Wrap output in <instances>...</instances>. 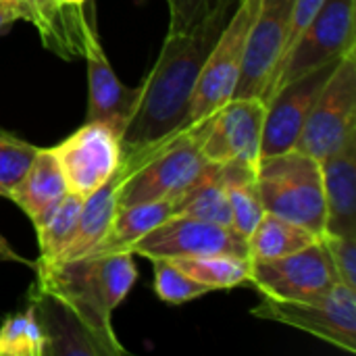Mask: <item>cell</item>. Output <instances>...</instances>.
I'll return each mask as SVG.
<instances>
[{
  "instance_id": "277c9868",
  "label": "cell",
  "mask_w": 356,
  "mask_h": 356,
  "mask_svg": "<svg viewBox=\"0 0 356 356\" xmlns=\"http://www.w3.org/2000/svg\"><path fill=\"white\" fill-rule=\"evenodd\" d=\"M257 188L265 213L298 223L321 238L325 196L321 163L296 148L257 161Z\"/></svg>"
},
{
  "instance_id": "3957f363",
  "label": "cell",
  "mask_w": 356,
  "mask_h": 356,
  "mask_svg": "<svg viewBox=\"0 0 356 356\" xmlns=\"http://www.w3.org/2000/svg\"><path fill=\"white\" fill-rule=\"evenodd\" d=\"M209 165L196 127H181L154 144L121 156L115 173L117 207L177 198Z\"/></svg>"
},
{
  "instance_id": "7c38bea8",
  "label": "cell",
  "mask_w": 356,
  "mask_h": 356,
  "mask_svg": "<svg viewBox=\"0 0 356 356\" xmlns=\"http://www.w3.org/2000/svg\"><path fill=\"white\" fill-rule=\"evenodd\" d=\"M294 0H261L250 25L234 98H261L269 92L284 54Z\"/></svg>"
},
{
  "instance_id": "7a4b0ae2",
  "label": "cell",
  "mask_w": 356,
  "mask_h": 356,
  "mask_svg": "<svg viewBox=\"0 0 356 356\" xmlns=\"http://www.w3.org/2000/svg\"><path fill=\"white\" fill-rule=\"evenodd\" d=\"M35 294L69 313L98 346L100 355H123L113 330V311L127 298L138 269L131 252L81 257L73 261H33Z\"/></svg>"
},
{
  "instance_id": "30bf717a",
  "label": "cell",
  "mask_w": 356,
  "mask_h": 356,
  "mask_svg": "<svg viewBox=\"0 0 356 356\" xmlns=\"http://www.w3.org/2000/svg\"><path fill=\"white\" fill-rule=\"evenodd\" d=\"M134 257L154 259H194L209 254L248 257V240L229 225L173 215L131 246ZM250 259V257H248Z\"/></svg>"
},
{
  "instance_id": "484cf974",
  "label": "cell",
  "mask_w": 356,
  "mask_h": 356,
  "mask_svg": "<svg viewBox=\"0 0 356 356\" xmlns=\"http://www.w3.org/2000/svg\"><path fill=\"white\" fill-rule=\"evenodd\" d=\"M186 275L215 290H229L250 282V259L238 254H209L173 261Z\"/></svg>"
},
{
  "instance_id": "d6986e66",
  "label": "cell",
  "mask_w": 356,
  "mask_h": 356,
  "mask_svg": "<svg viewBox=\"0 0 356 356\" xmlns=\"http://www.w3.org/2000/svg\"><path fill=\"white\" fill-rule=\"evenodd\" d=\"M175 202H177V198H167V200H152V202L117 207L108 232L86 257L131 252V246L138 240H142L156 225H161L163 221L173 217Z\"/></svg>"
},
{
  "instance_id": "ba28073f",
  "label": "cell",
  "mask_w": 356,
  "mask_h": 356,
  "mask_svg": "<svg viewBox=\"0 0 356 356\" xmlns=\"http://www.w3.org/2000/svg\"><path fill=\"white\" fill-rule=\"evenodd\" d=\"M250 313L252 317L307 332L348 355L356 353V290L342 282L315 300H277L263 296Z\"/></svg>"
},
{
  "instance_id": "4fadbf2b",
  "label": "cell",
  "mask_w": 356,
  "mask_h": 356,
  "mask_svg": "<svg viewBox=\"0 0 356 356\" xmlns=\"http://www.w3.org/2000/svg\"><path fill=\"white\" fill-rule=\"evenodd\" d=\"M50 150L65 173L69 192L83 198L106 184L121 165V138L100 121H86Z\"/></svg>"
},
{
  "instance_id": "2e32d148",
  "label": "cell",
  "mask_w": 356,
  "mask_h": 356,
  "mask_svg": "<svg viewBox=\"0 0 356 356\" xmlns=\"http://www.w3.org/2000/svg\"><path fill=\"white\" fill-rule=\"evenodd\" d=\"M19 21L35 27L42 44L65 60L83 58L90 19L83 4L60 0H17Z\"/></svg>"
},
{
  "instance_id": "83f0119b",
  "label": "cell",
  "mask_w": 356,
  "mask_h": 356,
  "mask_svg": "<svg viewBox=\"0 0 356 356\" xmlns=\"http://www.w3.org/2000/svg\"><path fill=\"white\" fill-rule=\"evenodd\" d=\"M38 146L0 131V196L8 198L15 186L27 173Z\"/></svg>"
},
{
  "instance_id": "d6a6232c",
  "label": "cell",
  "mask_w": 356,
  "mask_h": 356,
  "mask_svg": "<svg viewBox=\"0 0 356 356\" xmlns=\"http://www.w3.org/2000/svg\"><path fill=\"white\" fill-rule=\"evenodd\" d=\"M60 2H69V4H86V0H60Z\"/></svg>"
},
{
  "instance_id": "603a6c76",
  "label": "cell",
  "mask_w": 356,
  "mask_h": 356,
  "mask_svg": "<svg viewBox=\"0 0 356 356\" xmlns=\"http://www.w3.org/2000/svg\"><path fill=\"white\" fill-rule=\"evenodd\" d=\"M246 240H248L250 261H261V259H277L302 250L315 244L319 236L298 223L265 213Z\"/></svg>"
},
{
  "instance_id": "ac0fdd59",
  "label": "cell",
  "mask_w": 356,
  "mask_h": 356,
  "mask_svg": "<svg viewBox=\"0 0 356 356\" xmlns=\"http://www.w3.org/2000/svg\"><path fill=\"white\" fill-rule=\"evenodd\" d=\"M69 192L65 173L50 148H38L27 173L8 194L31 223L48 213Z\"/></svg>"
},
{
  "instance_id": "44dd1931",
  "label": "cell",
  "mask_w": 356,
  "mask_h": 356,
  "mask_svg": "<svg viewBox=\"0 0 356 356\" xmlns=\"http://www.w3.org/2000/svg\"><path fill=\"white\" fill-rule=\"evenodd\" d=\"M219 167L232 209V227L248 238L265 215L257 188V163L232 161Z\"/></svg>"
},
{
  "instance_id": "5bb4252c",
  "label": "cell",
  "mask_w": 356,
  "mask_h": 356,
  "mask_svg": "<svg viewBox=\"0 0 356 356\" xmlns=\"http://www.w3.org/2000/svg\"><path fill=\"white\" fill-rule=\"evenodd\" d=\"M338 63L340 58L317 67L307 75L282 86L271 96L263 123L261 156H271L294 148L317 96L321 94L325 81L330 79Z\"/></svg>"
},
{
  "instance_id": "4dcf8cb0",
  "label": "cell",
  "mask_w": 356,
  "mask_h": 356,
  "mask_svg": "<svg viewBox=\"0 0 356 356\" xmlns=\"http://www.w3.org/2000/svg\"><path fill=\"white\" fill-rule=\"evenodd\" d=\"M19 21L17 0H0V35L10 31V27Z\"/></svg>"
},
{
  "instance_id": "e0dca14e",
  "label": "cell",
  "mask_w": 356,
  "mask_h": 356,
  "mask_svg": "<svg viewBox=\"0 0 356 356\" xmlns=\"http://www.w3.org/2000/svg\"><path fill=\"white\" fill-rule=\"evenodd\" d=\"M319 163L325 196L323 234L356 236V136Z\"/></svg>"
},
{
  "instance_id": "ffe728a7",
  "label": "cell",
  "mask_w": 356,
  "mask_h": 356,
  "mask_svg": "<svg viewBox=\"0 0 356 356\" xmlns=\"http://www.w3.org/2000/svg\"><path fill=\"white\" fill-rule=\"evenodd\" d=\"M115 211H117V198H115V175H113L96 192H92L90 196L83 198L77 227H75L67 248L60 252V257L56 261H73V259L86 257L108 232Z\"/></svg>"
},
{
  "instance_id": "cb8c5ba5",
  "label": "cell",
  "mask_w": 356,
  "mask_h": 356,
  "mask_svg": "<svg viewBox=\"0 0 356 356\" xmlns=\"http://www.w3.org/2000/svg\"><path fill=\"white\" fill-rule=\"evenodd\" d=\"M81 204H83V196L75 192H67L48 213H44L40 219L33 221L38 248H40V257L35 261L52 263L60 257V252L67 248L77 227Z\"/></svg>"
},
{
  "instance_id": "7402d4cb",
  "label": "cell",
  "mask_w": 356,
  "mask_h": 356,
  "mask_svg": "<svg viewBox=\"0 0 356 356\" xmlns=\"http://www.w3.org/2000/svg\"><path fill=\"white\" fill-rule=\"evenodd\" d=\"M173 215H186L232 227V209L219 165L211 163L209 169L184 194L177 196Z\"/></svg>"
},
{
  "instance_id": "8992f818",
  "label": "cell",
  "mask_w": 356,
  "mask_h": 356,
  "mask_svg": "<svg viewBox=\"0 0 356 356\" xmlns=\"http://www.w3.org/2000/svg\"><path fill=\"white\" fill-rule=\"evenodd\" d=\"M356 50L355 0H325L280 63L265 104L286 83Z\"/></svg>"
},
{
  "instance_id": "f1b7e54d",
  "label": "cell",
  "mask_w": 356,
  "mask_h": 356,
  "mask_svg": "<svg viewBox=\"0 0 356 356\" xmlns=\"http://www.w3.org/2000/svg\"><path fill=\"white\" fill-rule=\"evenodd\" d=\"M319 240L327 248V254L340 282L356 290V236L323 234Z\"/></svg>"
},
{
  "instance_id": "5b68a950",
  "label": "cell",
  "mask_w": 356,
  "mask_h": 356,
  "mask_svg": "<svg viewBox=\"0 0 356 356\" xmlns=\"http://www.w3.org/2000/svg\"><path fill=\"white\" fill-rule=\"evenodd\" d=\"M261 0H240L236 10L232 13L227 25L211 48L204 67L198 75L190 108L186 115L184 127L196 125L219 111L225 102L234 98V90L238 86L246 38L250 25L254 21L257 8Z\"/></svg>"
},
{
  "instance_id": "1f68e13d",
  "label": "cell",
  "mask_w": 356,
  "mask_h": 356,
  "mask_svg": "<svg viewBox=\"0 0 356 356\" xmlns=\"http://www.w3.org/2000/svg\"><path fill=\"white\" fill-rule=\"evenodd\" d=\"M0 263H19V265H27L33 267V261H27L25 257H21L10 244L8 240L0 234Z\"/></svg>"
},
{
  "instance_id": "d4e9b609",
  "label": "cell",
  "mask_w": 356,
  "mask_h": 356,
  "mask_svg": "<svg viewBox=\"0 0 356 356\" xmlns=\"http://www.w3.org/2000/svg\"><path fill=\"white\" fill-rule=\"evenodd\" d=\"M50 355L48 332L38 317V302H29L25 311L13 313L0 323V356Z\"/></svg>"
},
{
  "instance_id": "f546056e",
  "label": "cell",
  "mask_w": 356,
  "mask_h": 356,
  "mask_svg": "<svg viewBox=\"0 0 356 356\" xmlns=\"http://www.w3.org/2000/svg\"><path fill=\"white\" fill-rule=\"evenodd\" d=\"M169 2V33H181L194 27L219 0H167Z\"/></svg>"
},
{
  "instance_id": "6da1fadb",
  "label": "cell",
  "mask_w": 356,
  "mask_h": 356,
  "mask_svg": "<svg viewBox=\"0 0 356 356\" xmlns=\"http://www.w3.org/2000/svg\"><path fill=\"white\" fill-rule=\"evenodd\" d=\"M238 2L219 0L194 27L181 33H167L154 67L138 86V104L121 136V156L184 127L204 60Z\"/></svg>"
},
{
  "instance_id": "8fae6325",
  "label": "cell",
  "mask_w": 356,
  "mask_h": 356,
  "mask_svg": "<svg viewBox=\"0 0 356 356\" xmlns=\"http://www.w3.org/2000/svg\"><path fill=\"white\" fill-rule=\"evenodd\" d=\"M265 113L267 104L261 98H232L211 117L190 127H196L209 163H257L261 159Z\"/></svg>"
},
{
  "instance_id": "9a60e30c",
  "label": "cell",
  "mask_w": 356,
  "mask_h": 356,
  "mask_svg": "<svg viewBox=\"0 0 356 356\" xmlns=\"http://www.w3.org/2000/svg\"><path fill=\"white\" fill-rule=\"evenodd\" d=\"M88 60V117L86 121H100L108 125L119 138L134 117L140 88H127L115 75L106 52L98 40L96 27L90 23L86 33Z\"/></svg>"
},
{
  "instance_id": "4316f807",
  "label": "cell",
  "mask_w": 356,
  "mask_h": 356,
  "mask_svg": "<svg viewBox=\"0 0 356 356\" xmlns=\"http://www.w3.org/2000/svg\"><path fill=\"white\" fill-rule=\"evenodd\" d=\"M152 265H154V292L167 305H184L213 292L209 286L186 275L173 261L154 259Z\"/></svg>"
},
{
  "instance_id": "52a82bcc",
  "label": "cell",
  "mask_w": 356,
  "mask_h": 356,
  "mask_svg": "<svg viewBox=\"0 0 356 356\" xmlns=\"http://www.w3.org/2000/svg\"><path fill=\"white\" fill-rule=\"evenodd\" d=\"M356 136V50L346 52L317 96L296 150L321 161Z\"/></svg>"
},
{
  "instance_id": "9c48e42d",
  "label": "cell",
  "mask_w": 356,
  "mask_h": 356,
  "mask_svg": "<svg viewBox=\"0 0 356 356\" xmlns=\"http://www.w3.org/2000/svg\"><path fill=\"white\" fill-rule=\"evenodd\" d=\"M340 282L321 240L277 259L250 261V286L277 300H315Z\"/></svg>"
}]
</instances>
